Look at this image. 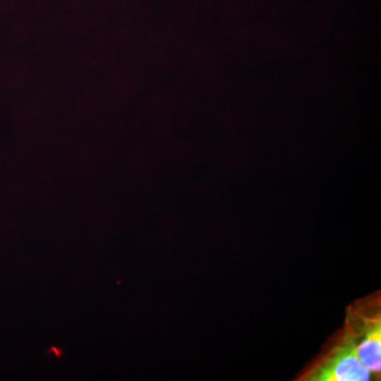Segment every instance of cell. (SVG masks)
<instances>
[{"label":"cell","instance_id":"obj_1","mask_svg":"<svg viewBox=\"0 0 381 381\" xmlns=\"http://www.w3.org/2000/svg\"><path fill=\"white\" fill-rule=\"evenodd\" d=\"M371 372L359 360L356 336L348 320L321 354L296 378L299 381H367Z\"/></svg>","mask_w":381,"mask_h":381},{"label":"cell","instance_id":"obj_2","mask_svg":"<svg viewBox=\"0 0 381 381\" xmlns=\"http://www.w3.org/2000/svg\"><path fill=\"white\" fill-rule=\"evenodd\" d=\"M380 294L357 301L346 311V319L356 336L359 360L374 380L381 376Z\"/></svg>","mask_w":381,"mask_h":381}]
</instances>
